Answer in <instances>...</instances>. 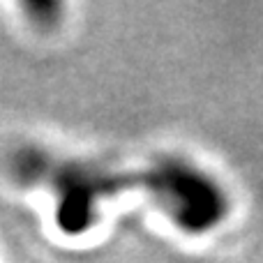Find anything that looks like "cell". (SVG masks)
Masks as SVG:
<instances>
[{"mask_svg":"<svg viewBox=\"0 0 263 263\" xmlns=\"http://www.w3.org/2000/svg\"><path fill=\"white\" fill-rule=\"evenodd\" d=\"M12 171L21 180L46 182L55 196V224L67 236H81L97 222L104 199L129 190H143L157 199L159 208L187 233H203L222 219V190L199 168L166 159L145 171H109L79 159L26 148L14 157Z\"/></svg>","mask_w":263,"mask_h":263,"instance_id":"cell-1","label":"cell"},{"mask_svg":"<svg viewBox=\"0 0 263 263\" xmlns=\"http://www.w3.org/2000/svg\"><path fill=\"white\" fill-rule=\"evenodd\" d=\"M28 14H30V18L32 21H37L40 26H51V23H55L58 21V14H60V5H55V3H28L26 7Z\"/></svg>","mask_w":263,"mask_h":263,"instance_id":"cell-2","label":"cell"}]
</instances>
